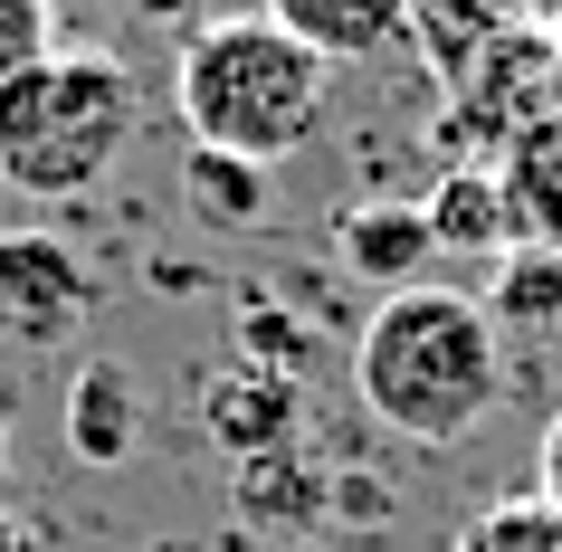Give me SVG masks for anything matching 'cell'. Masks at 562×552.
I'll return each instance as SVG.
<instances>
[{
  "instance_id": "cell-1",
  "label": "cell",
  "mask_w": 562,
  "mask_h": 552,
  "mask_svg": "<svg viewBox=\"0 0 562 552\" xmlns=\"http://www.w3.org/2000/svg\"><path fill=\"white\" fill-rule=\"evenodd\" d=\"M353 391H362V409L382 429L419 438V448H458L505 401V334L458 286H401L362 324Z\"/></svg>"
},
{
  "instance_id": "cell-2",
  "label": "cell",
  "mask_w": 562,
  "mask_h": 552,
  "mask_svg": "<svg viewBox=\"0 0 562 552\" xmlns=\"http://www.w3.org/2000/svg\"><path fill=\"white\" fill-rule=\"evenodd\" d=\"M172 105L191 124L201 153H238V162H286L325 134L334 105V67L305 48L296 30H277L267 10H220L181 38L172 67Z\"/></svg>"
},
{
  "instance_id": "cell-3",
  "label": "cell",
  "mask_w": 562,
  "mask_h": 552,
  "mask_svg": "<svg viewBox=\"0 0 562 552\" xmlns=\"http://www.w3.org/2000/svg\"><path fill=\"white\" fill-rule=\"evenodd\" d=\"M144 134V87L115 48H48L0 87V181L30 201H77Z\"/></svg>"
},
{
  "instance_id": "cell-4",
  "label": "cell",
  "mask_w": 562,
  "mask_h": 552,
  "mask_svg": "<svg viewBox=\"0 0 562 552\" xmlns=\"http://www.w3.org/2000/svg\"><path fill=\"white\" fill-rule=\"evenodd\" d=\"M87 315H95V277H87V258H77L67 238H48V229L0 238V334H10V343L48 352Z\"/></svg>"
},
{
  "instance_id": "cell-5",
  "label": "cell",
  "mask_w": 562,
  "mask_h": 552,
  "mask_svg": "<svg viewBox=\"0 0 562 552\" xmlns=\"http://www.w3.org/2000/svg\"><path fill=\"white\" fill-rule=\"evenodd\" d=\"M201 419H210V438L229 448V466H238V458H267V448H296V429H305V381L258 372V362H229V372L201 381Z\"/></svg>"
},
{
  "instance_id": "cell-6",
  "label": "cell",
  "mask_w": 562,
  "mask_h": 552,
  "mask_svg": "<svg viewBox=\"0 0 562 552\" xmlns=\"http://www.w3.org/2000/svg\"><path fill=\"white\" fill-rule=\"evenodd\" d=\"M553 10H562V0H411V38L429 48L439 87H458L476 58H496L505 38L553 30Z\"/></svg>"
},
{
  "instance_id": "cell-7",
  "label": "cell",
  "mask_w": 562,
  "mask_h": 552,
  "mask_svg": "<svg viewBox=\"0 0 562 552\" xmlns=\"http://www.w3.org/2000/svg\"><path fill=\"white\" fill-rule=\"evenodd\" d=\"M58 429L67 448H77V466H124L134 458V438H144V391H134V372L124 362H77L67 372V401H58Z\"/></svg>"
},
{
  "instance_id": "cell-8",
  "label": "cell",
  "mask_w": 562,
  "mask_h": 552,
  "mask_svg": "<svg viewBox=\"0 0 562 552\" xmlns=\"http://www.w3.org/2000/svg\"><path fill=\"white\" fill-rule=\"evenodd\" d=\"M334 258L401 295V286H419V267L439 258V238H429V210L419 201H353L334 219Z\"/></svg>"
},
{
  "instance_id": "cell-9",
  "label": "cell",
  "mask_w": 562,
  "mask_h": 552,
  "mask_svg": "<svg viewBox=\"0 0 562 552\" xmlns=\"http://www.w3.org/2000/svg\"><path fill=\"white\" fill-rule=\"evenodd\" d=\"M267 20H277V30H296L325 67L411 48V0H267Z\"/></svg>"
},
{
  "instance_id": "cell-10",
  "label": "cell",
  "mask_w": 562,
  "mask_h": 552,
  "mask_svg": "<svg viewBox=\"0 0 562 552\" xmlns=\"http://www.w3.org/2000/svg\"><path fill=\"white\" fill-rule=\"evenodd\" d=\"M429 238L439 258H505L515 248V219H505V191H496V162H448L439 191H429Z\"/></svg>"
},
{
  "instance_id": "cell-11",
  "label": "cell",
  "mask_w": 562,
  "mask_h": 552,
  "mask_svg": "<svg viewBox=\"0 0 562 552\" xmlns=\"http://www.w3.org/2000/svg\"><path fill=\"white\" fill-rule=\"evenodd\" d=\"M496 191L515 219V248H562V124H533L496 153Z\"/></svg>"
},
{
  "instance_id": "cell-12",
  "label": "cell",
  "mask_w": 562,
  "mask_h": 552,
  "mask_svg": "<svg viewBox=\"0 0 562 552\" xmlns=\"http://www.w3.org/2000/svg\"><path fill=\"white\" fill-rule=\"evenodd\" d=\"M238 515L248 523H277V533H305V523L334 505V486L305 466V448H267V458H238Z\"/></svg>"
},
{
  "instance_id": "cell-13",
  "label": "cell",
  "mask_w": 562,
  "mask_h": 552,
  "mask_svg": "<svg viewBox=\"0 0 562 552\" xmlns=\"http://www.w3.org/2000/svg\"><path fill=\"white\" fill-rule=\"evenodd\" d=\"M476 305L496 315V334H562V248H505Z\"/></svg>"
},
{
  "instance_id": "cell-14",
  "label": "cell",
  "mask_w": 562,
  "mask_h": 552,
  "mask_svg": "<svg viewBox=\"0 0 562 552\" xmlns=\"http://www.w3.org/2000/svg\"><path fill=\"white\" fill-rule=\"evenodd\" d=\"M181 201H191L201 229H258L277 191H267V162H238V153H201V144H191V162H181Z\"/></svg>"
},
{
  "instance_id": "cell-15",
  "label": "cell",
  "mask_w": 562,
  "mask_h": 552,
  "mask_svg": "<svg viewBox=\"0 0 562 552\" xmlns=\"http://www.w3.org/2000/svg\"><path fill=\"white\" fill-rule=\"evenodd\" d=\"M448 552H562V515L543 505V495H496L486 515L458 523Z\"/></svg>"
},
{
  "instance_id": "cell-16",
  "label": "cell",
  "mask_w": 562,
  "mask_h": 552,
  "mask_svg": "<svg viewBox=\"0 0 562 552\" xmlns=\"http://www.w3.org/2000/svg\"><path fill=\"white\" fill-rule=\"evenodd\" d=\"M48 48H58V10L48 0H0V87L30 77Z\"/></svg>"
},
{
  "instance_id": "cell-17",
  "label": "cell",
  "mask_w": 562,
  "mask_h": 552,
  "mask_svg": "<svg viewBox=\"0 0 562 552\" xmlns=\"http://www.w3.org/2000/svg\"><path fill=\"white\" fill-rule=\"evenodd\" d=\"M238 362H258V372H286V381H296V362H315V343H305L277 305H248V343H238Z\"/></svg>"
},
{
  "instance_id": "cell-18",
  "label": "cell",
  "mask_w": 562,
  "mask_h": 552,
  "mask_svg": "<svg viewBox=\"0 0 562 552\" xmlns=\"http://www.w3.org/2000/svg\"><path fill=\"white\" fill-rule=\"evenodd\" d=\"M533 495L562 515V409H553V429H543V448H533Z\"/></svg>"
},
{
  "instance_id": "cell-19",
  "label": "cell",
  "mask_w": 562,
  "mask_h": 552,
  "mask_svg": "<svg viewBox=\"0 0 562 552\" xmlns=\"http://www.w3.org/2000/svg\"><path fill=\"white\" fill-rule=\"evenodd\" d=\"M115 10H134V20H191L201 0H115Z\"/></svg>"
},
{
  "instance_id": "cell-20",
  "label": "cell",
  "mask_w": 562,
  "mask_h": 552,
  "mask_svg": "<svg viewBox=\"0 0 562 552\" xmlns=\"http://www.w3.org/2000/svg\"><path fill=\"white\" fill-rule=\"evenodd\" d=\"M0 552H30V543H20V523H10V515H0Z\"/></svg>"
},
{
  "instance_id": "cell-21",
  "label": "cell",
  "mask_w": 562,
  "mask_h": 552,
  "mask_svg": "<svg viewBox=\"0 0 562 552\" xmlns=\"http://www.w3.org/2000/svg\"><path fill=\"white\" fill-rule=\"evenodd\" d=\"M0 466H10V401H0Z\"/></svg>"
},
{
  "instance_id": "cell-22",
  "label": "cell",
  "mask_w": 562,
  "mask_h": 552,
  "mask_svg": "<svg viewBox=\"0 0 562 552\" xmlns=\"http://www.w3.org/2000/svg\"><path fill=\"white\" fill-rule=\"evenodd\" d=\"M553 124H562V58H553Z\"/></svg>"
},
{
  "instance_id": "cell-23",
  "label": "cell",
  "mask_w": 562,
  "mask_h": 552,
  "mask_svg": "<svg viewBox=\"0 0 562 552\" xmlns=\"http://www.w3.org/2000/svg\"><path fill=\"white\" fill-rule=\"evenodd\" d=\"M296 552H315V543H296Z\"/></svg>"
}]
</instances>
